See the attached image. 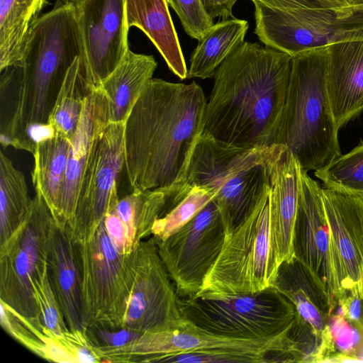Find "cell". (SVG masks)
<instances>
[{"instance_id":"obj_10","label":"cell","mask_w":363,"mask_h":363,"mask_svg":"<svg viewBox=\"0 0 363 363\" xmlns=\"http://www.w3.org/2000/svg\"><path fill=\"white\" fill-rule=\"evenodd\" d=\"M134 279L121 330L137 335L186 327L182 299L159 255L152 236L133 252Z\"/></svg>"},{"instance_id":"obj_38","label":"cell","mask_w":363,"mask_h":363,"mask_svg":"<svg viewBox=\"0 0 363 363\" xmlns=\"http://www.w3.org/2000/svg\"><path fill=\"white\" fill-rule=\"evenodd\" d=\"M191 38L199 40L214 24L206 12L201 0H167Z\"/></svg>"},{"instance_id":"obj_21","label":"cell","mask_w":363,"mask_h":363,"mask_svg":"<svg viewBox=\"0 0 363 363\" xmlns=\"http://www.w3.org/2000/svg\"><path fill=\"white\" fill-rule=\"evenodd\" d=\"M167 201L164 189H133L120 198L103 220L116 250L121 255L133 253L144 238L152 235Z\"/></svg>"},{"instance_id":"obj_23","label":"cell","mask_w":363,"mask_h":363,"mask_svg":"<svg viewBox=\"0 0 363 363\" xmlns=\"http://www.w3.org/2000/svg\"><path fill=\"white\" fill-rule=\"evenodd\" d=\"M52 289L70 330H87L82 311L80 269L77 246L69 228L55 224L48 254Z\"/></svg>"},{"instance_id":"obj_1","label":"cell","mask_w":363,"mask_h":363,"mask_svg":"<svg viewBox=\"0 0 363 363\" xmlns=\"http://www.w3.org/2000/svg\"><path fill=\"white\" fill-rule=\"evenodd\" d=\"M207 100L201 86L152 78L124 125V167L133 189L186 182Z\"/></svg>"},{"instance_id":"obj_3","label":"cell","mask_w":363,"mask_h":363,"mask_svg":"<svg viewBox=\"0 0 363 363\" xmlns=\"http://www.w3.org/2000/svg\"><path fill=\"white\" fill-rule=\"evenodd\" d=\"M83 54L75 4L58 0L32 26L21 60L1 73V107L16 129L48 124L68 69Z\"/></svg>"},{"instance_id":"obj_2","label":"cell","mask_w":363,"mask_h":363,"mask_svg":"<svg viewBox=\"0 0 363 363\" xmlns=\"http://www.w3.org/2000/svg\"><path fill=\"white\" fill-rule=\"evenodd\" d=\"M291 65L289 53L244 42L215 72L201 135L237 147L275 145Z\"/></svg>"},{"instance_id":"obj_12","label":"cell","mask_w":363,"mask_h":363,"mask_svg":"<svg viewBox=\"0 0 363 363\" xmlns=\"http://www.w3.org/2000/svg\"><path fill=\"white\" fill-rule=\"evenodd\" d=\"M225 239L221 216L213 199L165 240H155L159 255L180 298H191L199 294Z\"/></svg>"},{"instance_id":"obj_29","label":"cell","mask_w":363,"mask_h":363,"mask_svg":"<svg viewBox=\"0 0 363 363\" xmlns=\"http://www.w3.org/2000/svg\"><path fill=\"white\" fill-rule=\"evenodd\" d=\"M83 55L77 57L68 69L48 122L54 134L72 142L82 116L86 96L90 91L85 79Z\"/></svg>"},{"instance_id":"obj_20","label":"cell","mask_w":363,"mask_h":363,"mask_svg":"<svg viewBox=\"0 0 363 363\" xmlns=\"http://www.w3.org/2000/svg\"><path fill=\"white\" fill-rule=\"evenodd\" d=\"M326 84L340 130L363 111V40L328 46Z\"/></svg>"},{"instance_id":"obj_42","label":"cell","mask_w":363,"mask_h":363,"mask_svg":"<svg viewBox=\"0 0 363 363\" xmlns=\"http://www.w3.org/2000/svg\"><path fill=\"white\" fill-rule=\"evenodd\" d=\"M332 4H333L335 6H352L350 4V0H328Z\"/></svg>"},{"instance_id":"obj_11","label":"cell","mask_w":363,"mask_h":363,"mask_svg":"<svg viewBox=\"0 0 363 363\" xmlns=\"http://www.w3.org/2000/svg\"><path fill=\"white\" fill-rule=\"evenodd\" d=\"M289 328L274 337L240 339L209 333L191 322L181 330L140 335L118 345H99L98 353L101 362H147L160 355L218 348L272 356L275 362V358L294 362L296 346L288 336Z\"/></svg>"},{"instance_id":"obj_14","label":"cell","mask_w":363,"mask_h":363,"mask_svg":"<svg viewBox=\"0 0 363 363\" xmlns=\"http://www.w3.org/2000/svg\"><path fill=\"white\" fill-rule=\"evenodd\" d=\"M294 251V258L336 308L338 298L345 292L337 272L322 186L301 167Z\"/></svg>"},{"instance_id":"obj_28","label":"cell","mask_w":363,"mask_h":363,"mask_svg":"<svg viewBox=\"0 0 363 363\" xmlns=\"http://www.w3.org/2000/svg\"><path fill=\"white\" fill-rule=\"evenodd\" d=\"M47 0H0V71L21 60L30 30Z\"/></svg>"},{"instance_id":"obj_40","label":"cell","mask_w":363,"mask_h":363,"mask_svg":"<svg viewBox=\"0 0 363 363\" xmlns=\"http://www.w3.org/2000/svg\"><path fill=\"white\" fill-rule=\"evenodd\" d=\"M259 1L272 8L289 9L298 8L334 7L328 0H251Z\"/></svg>"},{"instance_id":"obj_9","label":"cell","mask_w":363,"mask_h":363,"mask_svg":"<svg viewBox=\"0 0 363 363\" xmlns=\"http://www.w3.org/2000/svg\"><path fill=\"white\" fill-rule=\"evenodd\" d=\"M56 222L43 197L33 198L30 210L18 230L0 247V301L43 327L30 279L48 257Z\"/></svg>"},{"instance_id":"obj_24","label":"cell","mask_w":363,"mask_h":363,"mask_svg":"<svg viewBox=\"0 0 363 363\" xmlns=\"http://www.w3.org/2000/svg\"><path fill=\"white\" fill-rule=\"evenodd\" d=\"M127 23L151 40L169 69L181 80L187 78L184 57L167 0H124Z\"/></svg>"},{"instance_id":"obj_4","label":"cell","mask_w":363,"mask_h":363,"mask_svg":"<svg viewBox=\"0 0 363 363\" xmlns=\"http://www.w3.org/2000/svg\"><path fill=\"white\" fill-rule=\"evenodd\" d=\"M284 147H237L201 134L186 182L215 193L226 238L269 198L271 163Z\"/></svg>"},{"instance_id":"obj_31","label":"cell","mask_w":363,"mask_h":363,"mask_svg":"<svg viewBox=\"0 0 363 363\" xmlns=\"http://www.w3.org/2000/svg\"><path fill=\"white\" fill-rule=\"evenodd\" d=\"M45 350L43 359L60 363L101 362L98 354L99 345L91 337L89 330H68L60 334L43 327Z\"/></svg>"},{"instance_id":"obj_43","label":"cell","mask_w":363,"mask_h":363,"mask_svg":"<svg viewBox=\"0 0 363 363\" xmlns=\"http://www.w3.org/2000/svg\"><path fill=\"white\" fill-rule=\"evenodd\" d=\"M352 6H363V0H350Z\"/></svg>"},{"instance_id":"obj_39","label":"cell","mask_w":363,"mask_h":363,"mask_svg":"<svg viewBox=\"0 0 363 363\" xmlns=\"http://www.w3.org/2000/svg\"><path fill=\"white\" fill-rule=\"evenodd\" d=\"M362 300L345 292L337 300V306L339 307L338 312L342 314L350 323L363 328L362 320Z\"/></svg>"},{"instance_id":"obj_30","label":"cell","mask_w":363,"mask_h":363,"mask_svg":"<svg viewBox=\"0 0 363 363\" xmlns=\"http://www.w3.org/2000/svg\"><path fill=\"white\" fill-rule=\"evenodd\" d=\"M33 203L24 174L0 152V245L21 227Z\"/></svg>"},{"instance_id":"obj_17","label":"cell","mask_w":363,"mask_h":363,"mask_svg":"<svg viewBox=\"0 0 363 363\" xmlns=\"http://www.w3.org/2000/svg\"><path fill=\"white\" fill-rule=\"evenodd\" d=\"M110 123L108 100L99 87L87 94L82 116L72 140L55 220L60 226L72 228L83 177L94 149Z\"/></svg>"},{"instance_id":"obj_8","label":"cell","mask_w":363,"mask_h":363,"mask_svg":"<svg viewBox=\"0 0 363 363\" xmlns=\"http://www.w3.org/2000/svg\"><path fill=\"white\" fill-rule=\"evenodd\" d=\"M255 5V33L266 46L291 56L319 47L363 40V6L280 9Z\"/></svg>"},{"instance_id":"obj_7","label":"cell","mask_w":363,"mask_h":363,"mask_svg":"<svg viewBox=\"0 0 363 363\" xmlns=\"http://www.w3.org/2000/svg\"><path fill=\"white\" fill-rule=\"evenodd\" d=\"M77 246L86 328L121 330L134 279L133 253L116 250L103 222L90 241Z\"/></svg>"},{"instance_id":"obj_15","label":"cell","mask_w":363,"mask_h":363,"mask_svg":"<svg viewBox=\"0 0 363 363\" xmlns=\"http://www.w3.org/2000/svg\"><path fill=\"white\" fill-rule=\"evenodd\" d=\"M84 45L87 88H97L127 51L129 27L124 0H82L75 4Z\"/></svg>"},{"instance_id":"obj_25","label":"cell","mask_w":363,"mask_h":363,"mask_svg":"<svg viewBox=\"0 0 363 363\" xmlns=\"http://www.w3.org/2000/svg\"><path fill=\"white\" fill-rule=\"evenodd\" d=\"M157 62L152 55L130 49L116 69L98 86L108 100L109 122L124 123L153 78Z\"/></svg>"},{"instance_id":"obj_33","label":"cell","mask_w":363,"mask_h":363,"mask_svg":"<svg viewBox=\"0 0 363 363\" xmlns=\"http://www.w3.org/2000/svg\"><path fill=\"white\" fill-rule=\"evenodd\" d=\"M215 196L211 189L191 186L184 196L156 220L152 236L163 241L192 219Z\"/></svg>"},{"instance_id":"obj_32","label":"cell","mask_w":363,"mask_h":363,"mask_svg":"<svg viewBox=\"0 0 363 363\" xmlns=\"http://www.w3.org/2000/svg\"><path fill=\"white\" fill-rule=\"evenodd\" d=\"M314 175L325 188L363 199V140L349 152L315 171Z\"/></svg>"},{"instance_id":"obj_41","label":"cell","mask_w":363,"mask_h":363,"mask_svg":"<svg viewBox=\"0 0 363 363\" xmlns=\"http://www.w3.org/2000/svg\"><path fill=\"white\" fill-rule=\"evenodd\" d=\"M238 0H201L206 13L214 20L222 17L227 19L234 18L233 7Z\"/></svg>"},{"instance_id":"obj_35","label":"cell","mask_w":363,"mask_h":363,"mask_svg":"<svg viewBox=\"0 0 363 363\" xmlns=\"http://www.w3.org/2000/svg\"><path fill=\"white\" fill-rule=\"evenodd\" d=\"M147 362L168 363H264L269 362L262 354L228 349H206L163 354Z\"/></svg>"},{"instance_id":"obj_16","label":"cell","mask_w":363,"mask_h":363,"mask_svg":"<svg viewBox=\"0 0 363 363\" xmlns=\"http://www.w3.org/2000/svg\"><path fill=\"white\" fill-rule=\"evenodd\" d=\"M342 289L363 301V199L322 186Z\"/></svg>"},{"instance_id":"obj_44","label":"cell","mask_w":363,"mask_h":363,"mask_svg":"<svg viewBox=\"0 0 363 363\" xmlns=\"http://www.w3.org/2000/svg\"><path fill=\"white\" fill-rule=\"evenodd\" d=\"M66 2H69V3H72L74 4H78L79 2H80L82 0H63Z\"/></svg>"},{"instance_id":"obj_19","label":"cell","mask_w":363,"mask_h":363,"mask_svg":"<svg viewBox=\"0 0 363 363\" xmlns=\"http://www.w3.org/2000/svg\"><path fill=\"white\" fill-rule=\"evenodd\" d=\"M300 169L299 163L286 146L271 163L269 196L271 242L279 267L294 258Z\"/></svg>"},{"instance_id":"obj_34","label":"cell","mask_w":363,"mask_h":363,"mask_svg":"<svg viewBox=\"0 0 363 363\" xmlns=\"http://www.w3.org/2000/svg\"><path fill=\"white\" fill-rule=\"evenodd\" d=\"M40 321L50 331L60 334L69 330L51 284L48 257L36 269L30 279Z\"/></svg>"},{"instance_id":"obj_18","label":"cell","mask_w":363,"mask_h":363,"mask_svg":"<svg viewBox=\"0 0 363 363\" xmlns=\"http://www.w3.org/2000/svg\"><path fill=\"white\" fill-rule=\"evenodd\" d=\"M266 201L226 238L216 261L205 277L201 291L195 296L216 297L255 292L257 218Z\"/></svg>"},{"instance_id":"obj_27","label":"cell","mask_w":363,"mask_h":363,"mask_svg":"<svg viewBox=\"0 0 363 363\" xmlns=\"http://www.w3.org/2000/svg\"><path fill=\"white\" fill-rule=\"evenodd\" d=\"M72 141L54 134L37 143L31 173L35 194L41 196L54 219L64 181Z\"/></svg>"},{"instance_id":"obj_22","label":"cell","mask_w":363,"mask_h":363,"mask_svg":"<svg viewBox=\"0 0 363 363\" xmlns=\"http://www.w3.org/2000/svg\"><path fill=\"white\" fill-rule=\"evenodd\" d=\"M294 306L297 314L321 339L326 362L336 354L329 327L335 307L318 287L303 266L296 259L282 262L272 285Z\"/></svg>"},{"instance_id":"obj_37","label":"cell","mask_w":363,"mask_h":363,"mask_svg":"<svg viewBox=\"0 0 363 363\" xmlns=\"http://www.w3.org/2000/svg\"><path fill=\"white\" fill-rule=\"evenodd\" d=\"M329 327L336 351L333 362H361L357 352L363 342V328L350 323L339 312L331 314Z\"/></svg>"},{"instance_id":"obj_5","label":"cell","mask_w":363,"mask_h":363,"mask_svg":"<svg viewBox=\"0 0 363 363\" xmlns=\"http://www.w3.org/2000/svg\"><path fill=\"white\" fill-rule=\"evenodd\" d=\"M328 46L292 55L286 103L276 144L283 145L306 172L341 155L326 84Z\"/></svg>"},{"instance_id":"obj_26","label":"cell","mask_w":363,"mask_h":363,"mask_svg":"<svg viewBox=\"0 0 363 363\" xmlns=\"http://www.w3.org/2000/svg\"><path fill=\"white\" fill-rule=\"evenodd\" d=\"M248 28L247 21L235 17L214 23L191 53L187 78L213 77L217 68L245 42Z\"/></svg>"},{"instance_id":"obj_13","label":"cell","mask_w":363,"mask_h":363,"mask_svg":"<svg viewBox=\"0 0 363 363\" xmlns=\"http://www.w3.org/2000/svg\"><path fill=\"white\" fill-rule=\"evenodd\" d=\"M124 125L125 122L109 123L91 154L69 229L76 245L93 238L107 213L120 199L118 179L124 167Z\"/></svg>"},{"instance_id":"obj_6","label":"cell","mask_w":363,"mask_h":363,"mask_svg":"<svg viewBox=\"0 0 363 363\" xmlns=\"http://www.w3.org/2000/svg\"><path fill=\"white\" fill-rule=\"evenodd\" d=\"M181 298L188 319L197 328L233 338L279 335L291 326L296 313L294 304L273 286L252 293Z\"/></svg>"},{"instance_id":"obj_36","label":"cell","mask_w":363,"mask_h":363,"mask_svg":"<svg viewBox=\"0 0 363 363\" xmlns=\"http://www.w3.org/2000/svg\"><path fill=\"white\" fill-rule=\"evenodd\" d=\"M2 328L26 348L43 358L45 350L43 327H39L0 301Z\"/></svg>"}]
</instances>
